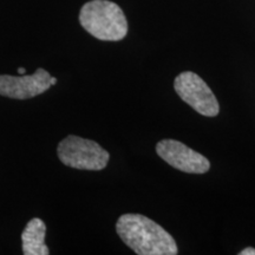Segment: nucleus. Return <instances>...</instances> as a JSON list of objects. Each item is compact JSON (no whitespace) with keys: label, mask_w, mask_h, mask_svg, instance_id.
Listing matches in <instances>:
<instances>
[{"label":"nucleus","mask_w":255,"mask_h":255,"mask_svg":"<svg viewBox=\"0 0 255 255\" xmlns=\"http://www.w3.org/2000/svg\"><path fill=\"white\" fill-rule=\"evenodd\" d=\"M56 83H57V79H56L55 77H51V84H52V85H55Z\"/></svg>","instance_id":"obj_9"},{"label":"nucleus","mask_w":255,"mask_h":255,"mask_svg":"<svg viewBox=\"0 0 255 255\" xmlns=\"http://www.w3.org/2000/svg\"><path fill=\"white\" fill-rule=\"evenodd\" d=\"M18 72L20 73V75H24V73H25V69H24V68H20V69H18Z\"/></svg>","instance_id":"obj_10"},{"label":"nucleus","mask_w":255,"mask_h":255,"mask_svg":"<svg viewBox=\"0 0 255 255\" xmlns=\"http://www.w3.org/2000/svg\"><path fill=\"white\" fill-rule=\"evenodd\" d=\"M51 87V75L44 69H38L31 76H0V96L15 100L36 97L49 90Z\"/></svg>","instance_id":"obj_6"},{"label":"nucleus","mask_w":255,"mask_h":255,"mask_svg":"<svg viewBox=\"0 0 255 255\" xmlns=\"http://www.w3.org/2000/svg\"><path fill=\"white\" fill-rule=\"evenodd\" d=\"M46 226L40 219H32L27 222L23 234V253L25 255H49L50 251L45 245Z\"/></svg>","instance_id":"obj_7"},{"label":"nucleus","mask_w":255,"mask_h":255,"mask_svg":"<svg viewBox=\"0 0 255 255\" xmlns=\"http://www.w3.org/2000/svg\"><path fill=\"white\" fill-rule=\"evenodd\" d=\"M174 88L181 100L199 114L207 117H215L219 114L220 105L214 92L196 73L191 71L180 73L175 78Z\"/></svg>","instance_id":"obj_4"},{"label":"nucleus","mask_w":255,"mask_h":255,"mask_svg":"<svg viewBox=\"0 0 255 255\" xmlns=\"http://www.w3.org/2000/svg\"><path fill=\"white\" fill-rule=\"evenodd\" d=\"M240 255H255V250L252 247H248V248H246V250L241 251Z\"/></svg>","instance_id":"obj_8"},{"label":"nucleus","mask_w":255,"mask_h":255,"mask_svg":"<svg viewBox=\"0 0 255 255\" xmlns=\"http://www.w3.org/2000/svg\"><path fill=\"white\" fill-rule=\"evenodd\" d=\"M58 157L64 164L84 170H102L107 167L110 155L97 142L70 135L59 142Z\"/></svg>","instance_id":"obj_3"},{"label":"nucleus","mask_w":255,"mask_h":255,"mask_svg":"<svg viewBox=\"0 0 255 255\" xmlns=\"http://www.w3.org/2000/svg\"><path fill=\"white\" fill-rule=\"evenodd\" d=\"M122 241L139 255H176L177 245L163 227L141 214H124L116 223Z\"/></svg>","instance_id":"obj_1"},{"label":"nucleus","mask_w":255,"mask_h":255,"mask_svg":"<svg viewBox=\"0 0 255 255\" xmlns=\"http://www.w3.org/2000/svg\"><path fill=\"white\" fill-rule=\"evenodd\" d=\"M81 25L100 40L119 41L128 33V21L122 8L108 0H92L79 13Z\"/></svg>","instance_id":"obj_2"},{"label":"nucleus","mask_w":255,"mask_h":255,"mask_svg":"<svg viewBox=\"0 0 255 255\" xmlns=\"http://www.w3.org/2000/svg\"><path fill=\"white\" fill-rule=\"evenodd\" d=\"M156 152L173 168L189 174H205L210 163L205 156L175 139H163L156 145Z\"/></svg>","instance_id":"obj_5"}]
</instances>
